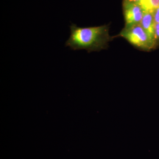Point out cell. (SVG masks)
<instances>
[{"label":"cell","mask_w":159,"mask_h":159,"mask_svg":"<svg viewBox=\"0 0 159 159\" xmlns=\"http://www.w3.org/2000/svg\"><path fill=\"white\" fill-rule=\"evenodd\" d=\"M140 24L145 31L154 39V30L155 23L154 20L153 12L144 11Z\"/></svg>","instance_id":"cell-4"},{"label":"cell","mask_w":159,"mask_h":159,"mask_svg":"<svg viewBox=\"0 0 159 159\" xmlns=\"http://www.w3.org/2000/svg\"><path fill=\"white\" fill-rule=\"evenodd\" d=\"M123 9L125 27L140 24L144 11L139 3L129 0H124Z\"/></svg>","instance_id":"cell-3"},{"label":"cell","mask_w":159,"mask_h":159,"mask_svg":"<svg viewBox=\"0 0 159 159\" xmlns=\"http://www.w3.org/2000/svg\"><path fill=\"white\" fill-rule=\"evenodd\" d=\"M70 28V35L65 46L71 50L99 51L106 49L113 39L109 34L107 25L81 28L72 24Z\"/></svg>","instance_id":"cell-1"},{"label":"cell","mask_w":159,"mask_h":159,"mask_svg":"<svg viewBox=\"0 0 159 159\" xmlns=\"http://www.w3.org/2000/svg\"><path fill=\"white\" fill-rule=\"evenodd\" d=\"M131 2H134L139 3L141 0H129Z\"/></svg>","instance_id":"cell-8"},{"label":"cell","mask_w":159,"mask_h":159,"mask_svg":"<svg viewBox=\"0 0 159 159\" xmlns=\"http://www.w3.org/2000/svg\"><path fill=\"white\" fill-rule=\"evenodd\" d=\"M154 20L155 24L159 23V6L153 12Z\"/></svg>","instance_id":"cell-7"},{"label":"cell","mask_w":159,"mask_h":159,"mask_svg":"<svg viewBox=\"0 0 159 159\" xmlns=\"http://www.w3.org/2000/svg\"><path fill=\"white\" fill-rule=\"evenodd\" d=\"M118 36L124 38L132 45L143 51H151L157 47L154 40L140 24L125 27Z\"/></svg>","instance_id":"cell-2"},{"label":"cell","mask_w":159,"mask_h":159,"mask_svg":"<svg viewBox=\"0 0 159 159\" xmlns=\"http://www.w3.org/2000/svg\"><path fill=\"white\" fill-rule=\"evenodd\" d=\"M154 39L156 46L159 44V23L155 24L154 30Z\"/></svg>","instance_id":"cell-6"},{"label":"cell","mask_w":159,"mask_h":159,"mask_svg":"<svg viewBox=\"0 0 159 159\" xmlns=\"http://www.w3.org/2000/svg\"><path fill=\"white\" fill-rule=\"evenodd\" d=\"M138 3L145 11L153 12L159 6V0H141Z\"/></svg>","instance_id":"cell-5"}]
</instances>
